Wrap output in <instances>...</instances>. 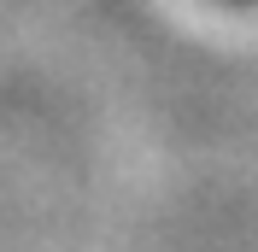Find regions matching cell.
Listing matches in <instances>:
<instances>
[{"instance_id":"1","label":"cell","mask_w":258,"mask_h":252,"mask_svg":"<svg viewBox=\"0 0 258 252\" xmlns=\"http://www.w3.org/2000/svg\"><path fill=\"white\" fill-rule=\"evenodd\" d=\"M223 6H246V0H223Z\"/></svg>"}]
</instances>
